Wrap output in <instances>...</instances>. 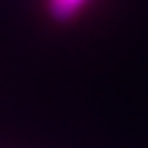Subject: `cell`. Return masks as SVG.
Instances as JSON below:
<instances>
[{
  "instance_id": "cell-1",
  "label": "cell",
  "mask_w": 148,
  "mask_h": 148,
  "mask_svg": "<svg viewBox=\"0 0 148 148\" xmlns=\"http://www.w3.org/2000/svg\"><path fill=\"white\" fill-rule=\"evenodd\" d=\"M86 3H88V0H49V10H52L55 18L65 21V18H73Z\"/></svg>"
}]
</instances>
